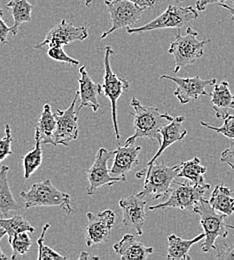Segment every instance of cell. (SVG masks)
Masks as SVG:
<instances>
[{"label": "cell", "instance_id": "obj_29", "mask_svg": "<svg viewBox=\"0 0 234 260\" xmlns=\"http://www.w3.org/2000/svg\"><path fill=\"white\" fill-rule=\"evenodd\" d=\"M9 244L12 248L11 259H19L22 255L28 252L29 248L32 245V240L30 239L28 232L24 231V232L17 233Z\"/></svg>", "mask_w": 234, "mask_h": 260}, {"label": "cell", "instance_id": "obj_41", "mask_svg": "<svg viewBox=\"0 0 234 260\" xmlns=\"http://www.w3.org/2000/svg\"><path fill=\"white\" fill-rule=\"evenodd\" d=\"M218 5L223 7V8H225V9H227L230 12L231 18H232V21H233L234 23V6H229L228 4H225V3H218Z\"/></svg>", "mask_w": 234, "mask_h": 260}, {"label": "cell", "instance_id": "obj_19", "mask_svg": "<svg viewBox=\"0 0 234 260\" xmlns=\"http://www.w3.org/2000/svg\"><path fill=\"white\" fill-rule=\"evenodd\" d=\"M185 120V117L180 115L173 118L171 122H169L168 125L163 126L160 130V134L162 137L161 143L159 144V148L157 152L154 154V156L148 161L147 166L153 164L156 161V159L168 149L169 146L174 144L175 142L181 141L186 135L187 130L183 127V122Z\"/></svg>", "mask_w": 234, "mask_h": 260}, {"label": "cell", "instance_id": "obj_39", "mask_svg": "<svg viewBox=\"0 0 234 260\" xmlns=\"http://www.w3.org/2000/svg\"><path fill=\"white\" fill-rule=\"evenodd\" d=\"M79 259H101V257L96 256L94 254H89V253H87L85 251H81V253L79 255Z\"/></svg>", "mask_w": 234, "mask_h": 260}, {"label": "cell", "instance_id": "obj_6", "mask_svg": "<svg viewBox=\"0 0 234 260\" xmlns=\"http://www.w3.org/2000/svg\"><path fill=\"white\" fill-rule=\"evenodd\" d=\"M199 17L198 10L194 9L192 6H176V5H168L166 10L148 22L147 24L140 27H128L127 32L129 34L133 33H143L158 29L165 28H181L187 23L197 19Z\"/></svg>", "mask_w": 234, "mask_h": 260}, {"label": "cell", "instance_id": "obj_25", "mask_svg": "<svg viewBox=\"0 0 234 260\" xmlns=\"http://www.w3.org/2000/svg\"><path fill=\"white\" fill-rule=\"evenodd\" d=\"M36 128L39 130L42 144H51L55 146L53 134L56 128V119L51 111V106L48 103L43 106Z\"/></svg>", "mask_w": 234, "mask_h": 260}, {"label": "cell", "instance_id": "obj_17", "mask_svg": "<svg viewBox=\"0 0 234 260\" xmlns=\"http://www.w3.org/2000/svg\"><path fill=\"white\" fill-rule=\"evenodd\" d=\"M141 150V146L117 145L116 150L113 151V165L110 169V173L113 176H125L130 172L135 166L139 164L138 154Z\"/></svg>", "mask_w": 234, "mask_h": 260}, {"label": "cell", "instance_id": "obj_9", "mask_svg": "<svg viewBox=\"0 0 234 260\" xmlns=\"http://www.w3.org/2000/svg\"><path fill=\"white\" fill-rule=\"evenodd\" d=\"M104 3L107 6L112 25L109 30L101 34V39H104L117 29L131 27L147 9L128 0H105Z\"/></svg>", "mask_w": 234, "mask_h": 260}, {"label": "cell", "instance_id": "obj_10", "mask_svg": "<svg viewBox=\"0 0 234 260\" xmlns=\"http://www.w3.org/2000/svg\"><path fill=\"white\" fill-rule=\"evenodd\" d=\"M113 157V152L101 147L96 153L92 166L87 169L86 176L89 186L86 189L88 195L94 194L101 187L112 186L117 182H125V176H113L107 167V163Z\"/></svg>", "mask_w": 234, "mask_h": 260}, {"label": "cell", "instance_id": "obj_3", "mask_svg": "<svg viewBox=\"0 0 234 260\" xmlns=\"http://www.w3.org/2000/svg\"><path fill=\"white\" fill-rule=\"evenodd\" d=\"M192 211L199 215L201 226L204 229V242L201 246L203 252H209L210 250H217L215 244L218 237L226 238L228 235V228H234L232 225L225 223L227 215L216 211L209 200L203 198L200 202L194 206Z\"/></svg>", "mask_w": 234, "mask_h": 260}, {"label": "cell", "instance_id": "obj_40", "mask_svg": "<svg viewBox=\"0 0 234 260\" xmlns=\"http://www.w3.org/2000/svg\"><path fill=\"white\" fill-rule=\"evenodd\" d=\"M5 234H6L5 230L2 228H0V241H1V239L5 236ZM1 259H7V256L4 254V252L2 251V249H1V247H0V260Z\"/></svg>", "mask_w": 234, "mask_h": 260}, {"label": "cell", "instance_id": "obj_13", "mask_svg": "<svg viewBox=\"0 0 234 260\" xmlns=\"http://www.w3.org/2000/svg\"><path fill=\"white\" fill-rule=\"evenodd\" d=\"M160 79H169L177 84V88L174 91V96L179 100L181 104H187L193 100H197L201 95L206 96L208 93L205 91V87L214 85L216 79H201L199 76L195 77H176L170 75H160Z\"/></svg>", "mask_w": 234, "mask_h": 260}, {"label": "cell", "instance_id": "obj_32", "mask_svg": "<svg viewBox=\"0 0 234 260\" xmlns=\"http://www.w3.org/2000/svg\"><path fill=\"white\" fill-rule=\"evenodd\" d=\"M47 55L58 62H62V63H66L70 65H78L79 61L68 56L66 52L63 50V46H51L48 48L47 50Z\"/></svg>", "mask_w": 234, "mask_h": 260}, {"label": "cell", "instance_id": "obj_16", "mask_svg": "<svg viewBox=\"0 0 234 260\" xmlns=\"http://www.w3.org/2000/svg\"><path fill=\"white\" fill-rule=\"evenodd\" d=\"M79 74L80 77L78 78V82L80 85V105L76 111L79 113L83 107L88 106L92 108L93 112H97L101 108L97 96L102 95V86L91 79L85 66H81L79 68Z\"/></svg>", "mask_w": 234, "mask_h": 260}, {"label": "cell", "instance_id": "obj_38", "mask_svg": "<svg viewBox=\"0 0 234 260\" xmlns=\"http://www.w3.org/2000/svg\"><path fill=\"white\" fill-rule=\"evenodd\" d=\"M110 1H113V0H110ZM128 1H131L134 4L140 7H145V8L153 7L155 4V0H128Z\"/></svg>", "mask_w": 234, "mask_h": 260}, {"label": "cell", "instance_id": "obj_26", "mask_svg": "<svg viewBox=\"0 0 234 260\" xmlns=\"http://www.w3.org/2000/svg\"><path fill=\"white\" fill-rule=\"evenodd\" d=\"M180 170L178 172L177 177L185 178L192 182L193 184L203 185L204 182V174L207 171V167L201 164L199 157H194L191 160L180 163Z\"/></svg>", "mask_w": 234, "mask_h": 260}, {"label": "cell", "instance_id": "obj_28", "mask_svg": "<svg viewBox=\"0 0 234 260\" xmlns=\"http://www.w3.org/2000/svg\"><path fill=\"white\" fill-rule=\"evenodd\" d=\"M0 228H3L8 236L10 243L13 237L20 232H34L35 228L31 226L22 216L15 214L10 218H0Z\"/></svg>", "mask_w": 234, "mask_h": 260}, {"label": "cell", "instance_id": "obj_7", "mask_svg": "<svg viewBox=\"0 0 234 260\" xmlns=\"http://www.w3.org/2000/svg\"><path fill=\"white\" fill-rule=\"evenodd\" d=\"M210 188V184H190L187 182L179 183L174 182V187H171L168 200L150 206L149 210L166 209V208H179L181 210H192L201 200L204 198L205 192Z\"/></svg>", "mask_w": 234, "mask_h": 260}, {"label": "cell", "instance_id": "obj_44", "mask_svg": "<svg viewBox=\"0 0 234 260\" xmlns=\"http://www.w3.org/2000/svg\"><path fill=\"white\" fill-rule=\"evenodd\" d=\"M232 109H234V100H233V105H232Z\"/></svg>", "mask_w": 234, "mask_h": 260}, {"label": "cell", "instance_id": "obj_37", "mask_svg": "<svg viewBox=\"0 0 234 260\" xmlns=\"http://www.w3.org/2000/svg\"><path fill=\"white\" fill-rule=\"evenodd\" d=\"M225 1L227 0H197L195 3L196 9L198 11H204L206 9V7L210 4H218V3H225ZM234 3V0H230Z\"/></svg>", "mask_w": 234, "mask_h": 260}, {"label": "cell", "instance_id": "obj_15", "mask_svg": "<svg viewBox=\"0 0 234 260\" xmlns=\"http://www.w3.org/2000/svg\"><path fill=\"white\" fill-rule=\"evenodd\" d=\"M119 206L123 213V225L134 228L137 235L141 236L143 234V225L146 219V201L137 194H130L119 200Z\"/></svg>", "mask_w": 234, "mask_h": 260}, {"label": "cell", "instance_id": "obj_36", "mask_svg": "<svg viewBox=\"0 0 234 260\" xmlns=\"http://www.w3.org/2000/svg\"><path fill=\"white\" fill-rule=\"evenodd\" d=\"M217 259L234 260V245L233 246H224L222 249H217Z\"/></svg>", "mask_w": 234, "mask_h": 260}, {"label": "cell", "instance_id": "obj_11", "mask_svg": "<svg viewBox=\"0 0 234 260\" xmlns=\"http://www.w3.org/2000/svg\"><path fill=\"white\" fill-rule=\"evenodd\" d=\"M79 96V90L76 91L74 98L66 110H56L54 113L56 119V128L53 134L55 146H68V142L78 137V112L75 105Z\"/></svg>", "mask_w": 234, "mask_h": 260}, {"label": "cell", "instance_id": "obj_35", "mask_svg": "<svg viewBox=\"0 0 234 260\" xmlns=\"http://www.w3.org/2000/svg\"><path fill=\"white\" fill-rule=\"evenodd\" d=\"M12 27L7 26V24L3 20V11L0 9V43L1 44H8L7 35L11 32Z\"/></svg>", "mask_w": 234, "mask_h": 260}, {"label": "cell", "instance_id": "obj_21", "mask_svg": "<svg viewBox=\"0 0 234 260\" xmlns=\"http://www.w3.org/2000/svg\"><path fill=\"white\" fill-rule=\"evenodd\" d=\"M205 238L204 232L198 234L196 237L185 240L181 237L171 234L168 238V260H190L191 257L189 255V250L191 246L202 239Z\"/></svg>", "mask_w": 234, "mask_h": 260}, {"label": "cell", "instance_id": "obj_30", "mask_svg": "<svg viewBox=\"0 0 234 260\" xmlns=\"http://www.w3.org/2000/svg\"><path fill=\"white\" fill-rule=\"evenodd\" d=\"M50 228V224L47 223L43 226L42 229V233L40 238L37 240V244H38V260H66L65 256L59 254L58 252H56L55 250H53L52 248H50L49 246L44 244V240H45V234L48 230V228Z\"/></svg>", "mask_w": 234, "mask_h": 260}, {"label": "cell", "instance_id": "obj_43", "mask_svg": "<svg viewBox=\"0 0 234 260\" xmlns=\"http://www.w3.org/2000/svg\"><path fill=\"white\" fill-rule=\"evenodd\" d=\"M177 3H181V2H183L184 0H175Z\"/></svg>", "mask_w": 234, "mask_h": 260}, {"label": "cell", "instance_id": "obj_22", "mask_svg": "<svg viewBox=\"0 0 234 260\" xmlns=\"http://www.w3.org/2000/svg\"><path fill=\"white\" fill-rule=\"evenodd\" d=\"M9 169L7 165L0 167V214L2 216H7L10 211H17L21 208V205L14 199L8 183Z\"/></svg>", "mask_w": 234, "mask_h": 260}, {"label": "cell", "instance_id": "obj_23", "mask_svg": "<svg viewBox=\"0 0 234 260\" xmlns=\"http://www.w3.org/2000/svg\"><path fill=\"white\" fill-rule=\"evenodd\" d=\"M209 203L216 210L227 216L234 213V197L232 190L223 184H218L214 188L209 199Z\"/></svg>", "mask_w": 234, "mask_h": 260}, {"label": "cell", "instance_id": "obj_1", "mask_svg": "<svg viewBox=\"0 0 234 260\" xmlns=\"http://www.w3.org/2000/svg\"><path fill=\"white\" fill-rule=\"evenodd\" d=\"M130 105L134 109V113H130L133 115L134 133L126 139L124 145L134 144L138 138L144 137L157 140L160 144L162 140L160 130L174 117L168 113H161L157 107L142 105L135 98L131 99Z\"/></svg>", "mask_w": 234, "mask_h": 260}, {"label": "cell", "instance_id": "obj_20", "mask_svg": "<svg viewBox=\"0 0 234 260\" xmlns=\"http://www.w3.org/2000/svg\"><path fill=\"white\" fill-rule=\"evenodd\" d=\"M234 95L229 88V83L226 80L214 84V89L211 92V103L215 116L224 118L233 105Z\"/></svg>", "mask_w": 234, "mask_h": 260}, {"label": "cell", "instance_id": "obj_18", "mask_svg": "<svg viewBox=\"0 0 234 260\" xmlns=\"http://www.w3.org/2000/svg\"><path fill=\"white\" fill-rule=\"evenodd\" d=\"M113 250L120 255L121 260H145L152 254L153 247L145 246L132 234H125L113 245Z\"/></svg>", "mask_w": 234, "mask_h": 260}, {"label": "cell", "instance_id": "obj_4", "mask_svg": "<svg viewBox=\"0 0 234 260\" xmlns=\"http://www.w3.org/2000/svg\"><path fill=\"white\" fill-rule=\"evenodd\" d=\"M198 33L191 27H187L185 35H181L178 28L177 35L170 43L168 53L174 56L175 68L174 72L177 73L185 66L193 64L204 54V46L210 43V39L199 41L197 39Z\"/></svg>", "mask_w": 234, "mask_h": 260}, {"label": "cell", "instance_id": "obj_33", "mask_svg": "<svg viewBox=\"0 0 234 260\" xmlns=\"http://www.w3.org/2000/svg\"><path fill=\"white\" fill-rule=\"evenodd\" d=\"M12 133L9 124L5 125V135L0 138V163L2 162L7 156L12 154L11 143H12Z\"/></svg>", "mask_w": 234, "mask_h": 260}, {"label": "cell", "instance_id": "obj_12", "mask_svg": "<svg viewBox=\"0 0 234 260\" xmlns=\"http://www.w3.org/2000/svg\"><path fill=\"white\" fill-rule=\"evenodd\" d=\"M87 223L85 228V243L88 247L105 242L109 238L111 229L115 223V212L106 209L97 213L86 214Z\"/></svg>", "mask_w": 234, "mask_h": 260}, {"label": "cell", "instance_id": "obj_31", "mask_svg": "<svg viewBox=\"0 0 234 260\" xmlns=\"http://www.w3.org/2000/svg\"><path fill=\"white\" fill-rule=\"evenodd\" d=\"M223 119H224L223 125L220 126V127H214V126H212V125H210V124H208L204 121H200V124L204 127H207L208 129L213 130L216 133L223 134L224 136L234 140V115H231V114L228 113Z\"/></svg>", "mask_w": 234, "mask_h": 260}, {"label": "cell", "instance_id": "obj_2", "mask_svg": "<svg viewBox=\"0 0 234 260\" xmlns=\"http://www.w3.org/2000/svg\"><path fill=\"white\" fill-rule=\"evenodd\" d=\"M180 166V164L168 166L164 162L153 163L146 169L138 171L136 177L143 178L144 176V184L143 189L137 195L141 198L150 197L152 199L168 197Z\"/></svg>", "mask_w": 234, "mask_h": 260}, {"label": "cell", "instance_id": "obj_14", "mask_svg": "<svg viewBox=\"0 0 234 260\" xmlns=\"http://www.w3.org/2000/svg\"><path fill=\"white\" fill-rule=\"evenodd\" d=\"M87 37L88 31L85 26H74L63 19L46 34L41 43L34 45V47L38 49L44 46H64L75 41H82Z\"/></svg>", "mask_w": 234, "mask_h": 260}, {"label": "cell", "instance_id": "obj_5", "mask_svg": "<svg viewBox=\"0 0 234 260\" xmlns=\"http://www.w3.org/2000/svg\"><path fill=\"white\" fill-rule=\"evenodd\" d=\"M20 196L24 200L25 208L58 206L63 209L66 214L73 212L69 194L58 190L50 179H44L41 182L35 183L29 191H22Z\"/></svg>", "mask_w": 234, "mask_h": 260}, {"label": "cell", "instance_id": "obj_42", "mask_svg": "<svg viewBox=\"0 0 234 260\" xmlns=\"http://www.w3.org/2000/svg\"><path fill=\"white\" fill-rule=\"evenodd\" d=\"M92 1L93 0H85V6L86 7H90L91 4H92Z\"/></svg>", "mask_w": 234, "mask_h": 260}, {"label": "cell", "instance_id": "obj_8", "mask_svg": "<svg viewBox=\"0 0 234 260\" xmlns=\"http://www.w3.org/2000/svg\"><path fill=\"white\" fill-rule=\"evenodd\" d=\"M105 54H104V68H105V74H104V81L102 86V96L108 98L111 103V110H112V121H113V127L114 132L116 135V139L120 140L121 136L119 133L118 128V122H117V113H116V104L117 100L123 94L125 89H128L130 86L129 81L126 79L119 77L116 75L111 68L110 64V55L113 54V49L111 46H106L104 48Z\"/></svg>", "mask_w": 234, "mask_h": 260}, {"label": "cell", "instance_id": "obj_34", "mask_svg": "<svg viewBox=\"0 0 234 260\" xmlns=\"http://www.w3.org/2000/svg\"><path fill=\"white\" fill-rule=\"evenodd\" d=\"M220 161L228 164L234 170V140L230 142V146L221 153Z\"/></svg>", "mask_w": 234, "mask_h": 260}, {"label": "cell", "instance_id": "obj_27", "mask_svg": "<svg viewBox=\"0 0 234 260\" xmlns=\"http://www.w3.org/2000/svg\"><path fill=\"white\" fill-rule=\"evenodd\" d=\"M35 146L34 150L28 152L26 155L22 156V164L24 169V179L27 180L34 172L40 167L42 163V148H41V138L39 130L35 128Z\"/></svg>", "mask_w": 234, "mask_h": 260}, {"label": "cell", "instance_id": "obj_24", "mask_svg": "<svg viewBox=\"0 0 234 260\" xmlns=\"http://www.w3.org/2000/svg\"><path fill=\"white\" fill-rule=\"evenodd\" d=\"M6 7L10 9L13 16L14 24L11 26V33L13 36H15L17 35L21 24L31 21V11L34 9V5L27 0H12L6 4Z\"/></svg>", "mask_w": 234, "mask_h": 260}]
</instances>
